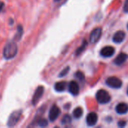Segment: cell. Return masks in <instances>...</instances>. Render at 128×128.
Listing matches in <instances>:
<instances>
[{
	"label": "cell",
	"instance_id": "cell-21",
	"mask_svg": "<svg viewBox=\"0 0 128 128\" xmlns=\"http://www.w3.org/2000/svg\"><path fill=\"white\" fill-rule=\"evenodd\" d=\"M69 70H70V68H69V67H67L66 68H64V69L59 74L58 76H59V77H63V76H64L69 72Z\"/></svg>",
	"mask_w": 128,
	"mask_h": 128
},
{
	"label": "cell",
	"instance_id": "cell-24",
	"mask_svg": "<svg viewBox=\"0 0 128 128\" xmlns=\"http://www.w3.org/2000/svg\"><path fill=\"white\" fill-rule=\"evenodd\" d=\"M4 4L2 2H0V12L3 10L4 8Z\"/></svg>",
	"mask_w": 128,
	"mask_h": 128
},
{
	"label": "cell",
	"instance_id": "cell-12",
	"mask_svg": "<svg viewBox=\"0 0 128 128\" xmlns=\"http://www.w3.org/2000/svg\"><path fill=\"white\" fill-rule=\"evenodd\" d=\"M116 110L120 115L126 114L128 112V105L125 103H120L116 107Z\"/></svg>",
	"mask_w": 128,
	"mask_h": 128
},
{
	"label": "cell",
	"instance_id": "cell-11",
	"mask_svg": "<svg viewBox=\"0 0 128 128\" xmlns=\"http://www.w3.org/2000/svg\"><path fill=\"white\" fill-rule=\"evenodd\" d=\"M125 36H126V34H125L124 32H123V31H118L113 35L112 40L116 44H121V43H122L124 41V40L125 38Z\"/></svg>",
	"mask_w": 128,
	"mask_h": 128
},
{
	"label": "cell",
	"instance_id": "cell-6",
	"mask_svg": "<svg viewBox=\"0 0 128 128\" xmlns=\"http://www.w3.org/2000/svg\"><path fill=\"white\" fill-rule=\"evenodd\" d=\"M44 86H39L36 88V90H35V92H34V93L33 94L32 100V104L34 106L38 104V102L40 100V99L42 98V96L44 94Z\"/></svg>",
	"mask_w": 128,
	"mask_h": 128
},
{
	"label": "cell",
	"instance_id": "cell-9",
	"mask_svg": "<svg viewBox=\"0 0 128 128\" xmlns=\"http://www.w3.org/2000/svg\"><path fill=\"white\" fill-rule=\"evenodd\" d=\"M98 120V116L96 112H90L86 117V123L88 126H94Z\"/></svg>",
	"mask_w": 128,
	"mask_h": 128
},
{
	"label": "cell",
	"instance_id": "cell-26",
	"mask_svg": "<svg viewBox=\"0 0 128 128\" xmlns=\"http://www.w3.org/2000/svg\"></svg>",
	"mask_w": 128,
	"mask_h": 128
},
{
	"label": "cell",
	"instance_id": "cell-3",
	"mask_svg": "<svg viewBox=\"0 0 128 128\" xmlns=\"http://www.w3.org/2000/svg\"><path fill=\"white\" fill-rule=\"evenodd\" d=\"M96 100L100 104H108L111 100V97L106 90L100 89L97 92Z\"/></svg>",
	"mask_w": 128,
	"mask_h": 128
},
{
	"label": "cell",
	"instance_id": "cell-15",
	"mask_svg": "<svg viewBox=\"0 0 128 128\" xmlns=\"http://www.w3.org/2000/svg\"><path fill=\"white\" fill-rule=\"evenodd\" d=\"M67 87V82L62 81V82H58L55 84L54 86V88L56 92H62L66 89Z\"/></svg>",
	"mask_w": 128,
	"mask_h": 128
},
{
	"label": "cell",
	"instance_id": "cell-2",
	"mask_svg": "<svg viewBox=\"0 0 128 128\" xmlns=\"http://www.w3.org/2000/svg\"><path fill=\"white\" fill-rule=\"evenodd\" d=\"M22 111L21 110H16L14 111L9 116L8 119V122H7V126L9 128H12L14 127L21 119L22 117Z\"/></svg>",
	"mask_w": 128,
	"mask_h": 128
},
{
	"label": "cell",
	"instance_id": "cell-13",
	"mask_svg": "<svg viewBox=\"0 0 128 128\" xmlns=\"http://www.w3.org/2000/svg\"><path fill=\"white\" fill-rule=\"evenodd\" d=\"M128 59V55L126 53H124V52H122L120 53L117 57L115 59L114 62L117 65H121L123 63H124L126 62V60Z\"/></svg>",
	"mask_w": 128,
	"mask_h": 128
},
{
	"label": "cell",
	"instance_id": "cell-5",
	"mask_svg": "<svg viewBox=\"0 0 128 128\" xmlns=\"http://www.w3.org/2000/svg\"><path fill=\"white\" fill-rule=\"evenodd\" d=\"M61 114V110L58 106H57L56 104L52 105L50 108V110L49 112V119L51 122H55Z\"/></svg>",
	"mask_w": 128,
	"mask_h": 128
},
{
	"label": "cell",
	"instance_id": "cell-7",
	"mask_svg": "<svg viewBox=\"0 0 128 128\" xmlns=\"http://www.w3.org/2000/svg\"><path fill=\"white\" fill-rule=\"evenodd\" d=\"M102 34V28L98 27V28H95L94 29L92 30V32L90 34V42L92 44H95L97 43L99 39L100 38V36Z\"/></svg>",
	"mask_w": 128,
	"mask_h": 128
},
{
	"label": "cell",
	"instance_id": "cell-4",
	"mask_svg": "<svg viewBox=\"0 0 128 128\" xmlns=\"http://www.w3.org/2000/svg\"><path fill=\"white\" fill-rule=\"evenodd\" d=\"M106 83L108 86H110V88H120L122 86V80L116 76L109 77L106 80Z\"/></svg>",
	"mask_w": 128,
	"mask_h": 128
},
{
	"label": "cell",
	"instance_id": "cell-27",
	"mask_svg": "<svg viewBox=\"0 0 128 128\" xmlns=\"http://www.w3.org/2000/svg\"></svg>",
	"mask_w": 128,
	"mask_h": 128
},
{
	"label": "cell",
	"instance_id": "cell-16",
	"mask_svg": "<svg viewBox=\"0 0 128 128\" xmlns=\"http://www.w3.org/2000/svg\"><path fill=\"white\" fill-rule=\"evenodd\" d=\"M22 35H23V28H22V26L21 25H19L17 26L16 33L14 35L13 40H14V41H19V40H20V39L22 38Z\"/></svg>",
	"mask_w": 128,
	"mask_h": 128
},
{
	"label": "cell",
	"instance_id": "cell-1",
	"mask_svg": "<svg viewBox=\"0 0 128 128\" xmlns=\"http://www.w3.org/2000/svg\"><path fill=\"white\" fill-rule=\"evenodd\" d=\"M18 52V47L14 40L8 42L3 49V56L5 59L14 58Z\"/></svg>",
	"mask_w": 128,
	"mask_h": 128
},
{
	"label": "cell",
	"instance_id": "cell-8",
	"mask_svg": "<svg viewBox=\"0 0 128 128\" xmlns=\"http://www.w3.org/2000/svg\"><path fill=\"white\" fill-rule=\"evenodd\" d=\"M115 54V48L112 46H106L100 50V56L105 58H109Z\"/></svg>",
	"mask_w": 128,
	"mask_h": 128
},
{
	"label": "cell",
	"instance_id": "cell-19",
	"mask_svg": "<svg viewBox=\"0 0 128 128\" xmlns=\"http://www.w3.org/2000/svg\"><path fill=\"white\" fill-rule=\"evenodd\" d=\"M86 46H87V41L84 40L83 43H82V46L77 49V50H76V55L78 56V55H80V53H82V52L84 51V50L86 49Z\"/></svg>",
	"mask_w": 128,
	"mask_h": 128
},
{
	"label": "cell",
	"instance_id": "cell-22",
	"mask_svg": "<svg viewBox=\"0 0 128 128\" xmlns=\"http://www.w3.org/2000/svg\"><path fill=\"white\" fill-rule=\"evenodd\" d=\"M124 12L128 13V0H126L124 2Z\"/></svg>",
	"mask_w": 128,
	"mask_h": 128
},
{
	"label": "cell",
	"instance_id": "cell-25",
	"mask_svg": "<svg viewBox=\"0 0 128 128\" xmlns=\"http://www.w3.org/2000/svg\"><path fill=\"white\" fill-rule=\"evenodd\" d=\"M59 1H61V0H54V2H59Z\"/></svg>",
	"mask_w": 128,
	"mask_h": 128
},
{
	"label": "cell",
	"instance_id": "cell-23",
	"mask_svg": "<svg viewBox=\"0 0 128 128\" xmlns=\"http://www.w3.org/2000/svg\"><path fill=\"white\" fill-rule=\"evenodd\" d=\"M126 126V122L125 121H120L118 122V127L120 128H124Z\"/></svg>",
	"mask_w": 128,
	"mask_h": 128
},
{
	"label": "cell",
	"instance_id": "cell-17",
	"mask_svg": "<svg viewBox=\"0 0 128 128\" xmlns=\"http://www.w3.org/2000/svg\"><path fill=\"white\" fill-rule=\"evenodd\" d=\"M83 115V110L81 107H77L76 108L74 112H73V116L76 118V119H79Z\"/></svg>",
	"mask_w": 128,
	"mask_h": 128
},
{
	"label": "cell",
	"instance_id": "cell-18",
	"mask_svg": "<svg viewBox=\"0 0 128 128\" xmlns=\"http://www.w3.org/2000/svg\"><path fill=\"white\" fill-rule=\"evenodd\" d=\"M72 118L69 115H65L63 116L62 119V124H68L71 122Z\"/></svg>",
	"mask_w": 128,
	"mask_h": 128
},
{
	"label": "cell",
	"instance_id": "cell-14",
	"mask_svg": "<svg viewBox=\"0 0 128 128\" xmlns=\"http://www.w3.org/2000/svg\"><path fill=\"white\" fill-rule=\"evenodd\" d=\"M38 125L40 128H45L48 125V122L46 119L44 118H37L35 120V122H33L31 124V126L32 125Z\"/></svg>",
	"mask_w": 128,
	"mask_h": 128
},
{
	"label": "cell",
	"instance_id": "cell-20",
	"mask_svg": "<svg viewBox=\"0 0 128 128\" xmlns=\"http://www.w3.org/2000/svg\"><path fill=\"white\" fill-rule=\"evenodd\" d=\"M76 77L79 80H81V81H83L85 80V76L83 74V73L82 71H77L75 74Z\"/></svg>",
	"mask_w": 128,
	"mask_h": 128
},
{
	"label": "cell",
	"instance_id": "cell-10",
	"mask_svg": "<svg viewBox=\"0 0 128 128\" xmlns=\"http://www.w3.org/2000/svg\"><path fill=\"white\" fill-rule=\"evenodd\" d=\"M68 91L73 95H77L80 92L79 84L76 81H71L68 84Z\"/></svg>",
	"mask_w": 128,
	"mask_h": 128
}]
</instances>
